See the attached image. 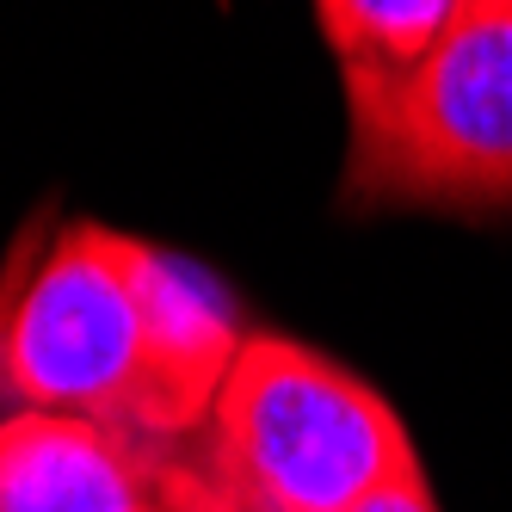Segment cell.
<instances>
[{"mask_svg": "<svg viewBox=\"0 0 512 512\" xmlns=\"http://www.w3.org/2000/svg\"><path fill=\"white\" fill-rule=\"evenodd\" d=\"M358 512H438V500L426 488V469H408V475H395L389 488H377Z\"/></svg>", "mask_w": 512, "mask_h": 512, "instance_id": "6", "label": "cell"}, {"mask_svg": "<svg viewBox=\"0 0 512 512\" xmlns=\"http://www.w3.org/2000/svg\"><path fill=\"white\" fill-rule=\"evenodd\" d=\"M469 0H315L340 81H389L457 25Z\"/></svg>", "mask_w": 512, "mask_h": 512, "instance_id": "5", "label": "cell"}, {"mask_svg": "<svg viewBox=\"0 0 512 512\" xmlns=\"http://www.w3.org/2000/svg\"><path fill=\"white\" fill-rule=\"evenodd\" d=\"M346 198L512 204V0H469L408 75L346 81Z\"/></svg>", "mask_w": 512, "mask_h": 512, "instance_id": "2", "label": "cell"}, {"mask_svg": "<svg viewBox=\"0 0 512 512\" xmlns=\"http://www.w3.org/2000/svg\"><path fill=\"white\" fill-rule=\"evenodd\" d=\"M136 235L62 229L19 297L0 303V395L38 414L118 426L149 445H186L155 371Z\"/></svg>", "mask_w": 512, "mask_h": 512, "instance_id": "3", "label": "cell"}, {"mask_svg": "<svg viewBox=\"0 0 512 512\" xmlns=\"http://www.w3.org/2000/svg\"><path fill=\"white\" fill-rule=\"evenodd\" d=\"M0 512H198V445L13 408L0 420Z\"/></svg>", "mask_w": 512, "mask_h": 512, "instance_id": "4", "label": "cell"}, {"mask_svg": "<svg viewBox=\"0 0 512 512\" xmlns=\"http://www.w3.org/2000/svg\"><path fill=\"white\" fill-rule=\"evenodd\" d=\"M198 463L223 512H358L420 469L401 414L303 340L247 334L210 408Z\"/></svg>", "mask_w": 512, "mask_h": 512, "instance_id": "1", "label": "cell"}]
</instances>
